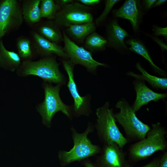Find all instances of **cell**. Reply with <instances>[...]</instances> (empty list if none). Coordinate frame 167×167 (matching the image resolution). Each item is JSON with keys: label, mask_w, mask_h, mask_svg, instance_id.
I'll list each match as a JSON object with an SVG mask.
<instances>
[{"label": "cell", "mask_w": 167, "mask_h": 167, "mask_svg": "<svg viewBox=\"0 0 167 167\" xmlns=\"http://www.w3.org/2000/svg\"><path fill=\"white\" fill-rule=\"evenodd\" d=\"M108 44L109 46L114 48L126 49L124 43L125 37L129 36L127 32L113 20L109 24L107 28Z\"/></svg>", "instance_id": "cell-15"}, {"label": "cell", "mask_w": 167, "mask_h": 167, "mask_svg": "<svg viewBox=\"0 0 167 167\" xmlns=\"http://www.w3.org/2000/svg\"><path fill=\"white\" fill-rule=\"evenodd\" d=\"M89 7L78 2L69 4L62 7L57 13L54 19L59 27L93 22V17Z\"/></svg>", "instance_id": "cell-7"}, {"label": "cell", "mask_w": 167, "mask_h": 167, "mask_svg": "<svg viewBox=\"0 0 167 167\" xmlns=\"http://www.w3.org/2000/svg\"><path fill=\"white\" fill-rule=\"evenodd\" d=\"M116 107L120 111L114 114L115 118L124 130L128 141H137L144 138L151 127L137 118L129 103L123 99L117 102Z\"/></svg>", "instance_id": "cell-5"}, {"label": "cell", "mask_w": 167, "mask_h": 167, "mask_svg": "<svg viewBox=\"0 0 167 167\" xmlns=\"http://www.w3.org/2000/svg\"><path fill=\"white\" fill-rule=\"evenodd\" d=\"M98 158L100 167H133L126 159V153L116 143L104 144Z\"/></svg>", "instance_id": "cell-10"}, {"label": "cell", "mask_w": 167, "mask_h": 167, "mask_svg": "<svg viewBox=\"0 0 167 167\" xmlns=\"http://www.w3.org/2000/svg\"><path fill=\"white\" fill-rule=\"evenodd\" d=\"M62 63L68 77L67 86L74 101L73 110L76 115L88 113V105L86 96H82L78 92L73 75L74 64L70 60H64Z\"/></svg>", "instance_id": "cell-11"}, {"label": "cell", "mask_w": 167, "mask_h": 167, "mask_svg": "<svg viewBox=\"0 0 167 167\" xmlns=\"http://www.w3.org/2000/svg\"><path fill=\"white\" fill-rule=\"evenodd\" d=\"M154 34L156 36H162L165 38L167 37V28H162L157 26H154L153 28Z\"/></svg>", "instance_id": "cell-26"}, {"label": "cell", "mask_w": 167, "mask_h": 167, "mask_svg": "<svg viewBox=\"0 0 167 167\" xmlns=\"http://www.w3.org/2000/svg\"><path fill=\"white\" fill-rule=\"evenodd\" d=\"M16 46L18 54L24 61H30L32 58L33 52L31 41L26 37L20 36L17 40Z\"/></svg>", "instance_id": "cell-23"}, {"label": "cell", "mask_w": 167, "mask_h": 167, "mask_svg": "<svg viewBox=\"0 0 167 167\" xmlns=\"http://www.w3.org/2000/svg\"><path fill=\"white\" fill-rule=\"evenodd\" d=\"M37 33L49 41L58 44L63 41V36L59 27L54 21H48L38 28Z\"/></svg>", "instance_id": "cell-18"}, {"label": "cell", "mask_w": 167, "mask_h": 167, "mask_svg": "<svg viewBox=\"0 0 167 167\" xmlns=\"http://www.w3.org/2000/svg\"><path fill=\"white\" fill-rule=\"evenodd\" d=\"M126 43L131 45L130 50L147 60L156 72L162 75L165 74L164 71L154 63L148 50L142 43L136 40L131 39L127 41Z\"/></svg>", "instance_id": "cell-21"}, {"label": "cell", "mask_w": 167, "mask_h": 167, "mask_svg": "<svg viewBox=\"0 0 167 167\" xmlns=\"http://www.w3.org/2000/svg\"><path fill=\"white\" fill-rule=\"evenodd\" d=\"M63 38L64 44L63 49L74 64L81 65L88 71L92 72L95 71L99 66H105V64L95 60L90 51L72 41L65 32H63Z\"/></svg>", "instance_id": "cell-9"}, {"label": "cell", "mask_w": 167, "mask_h": 167, "mask_svg": "<svg viewBox=\"0 0 167 167\" xmlns=\"http://www.w3.org/2000/svg\"><path fill=\"white\" fill-rule=\"evenodd\" d=\"M84 164L86 167H95L92 164L88 161L86 162Z\"/></svg>", "instance_id": "cell-34"}, {"label": "cell", "mask_w": 167, "mask_h": 167, "mask_svg": "<svg viewBox=\"0 0 167 167\" xmlns=\"http://www.w3.org/2000/svg\"><path fill=\"white\" fill-rule=\"evenodd\" d=\"M167 1L165 0H158L156 1L152 7H154L159 6L166 2Z\"/></svg>", "instance_id": "cell-33"}, {"label": "cell", "mask_w": 167, "mask_h": 167, "mask_svg": "<svg viewBox=\"0 0 167 167\" xmlns=\"http://www.w3.org/2000/svg\"><path fill=\"white\" fill-rule=\"evenodd\" d=\"M97 119L96 127L98 136L104 144H117L122 148L128 142L120 132L116 123V120L109 103L106 102L96 109Z\"/></svg>", "instance_id": "cell-2"}, {"label": "cell", "mask_w": 167, "mask_h": 167, "mask_svg": "<svg viewBox=\"0 0 167 167\" xmlns=\"http://www.w3.org/2000/svg\"><path fill=\"white\" fill-rule=\"evenodd\" d=\"M24 20L22 8L18 1H0V40L6 34L18 28Z\"/></svg>", "instance_id": "cell-8"}, {"label": "cell", "mask_w": 167, "mask_h": 167, "mask_svg": "<svg viewBox=\"0 0 167 167\" xmlns=\"http://www.w3.org/2000/svg\"><path fill=\"white\" fill-rule=\"evenodd\" d=\"M157 0H146L143 1L145 7L147 9H149L153 6Z\"/></svg>", "instance_id": "cell-31"}, {"label": "cell", "mask_w": 167, "mask_h": 167, "mask_svg": "<svg viewBox=\"0 0 167 167\" xmlns=\"http://www.w3.org/2000/svg\"><path fill=\"white\" fill-rule=\"evenodd\" d=\"M95 30V24L92 22L70 25L67 27V32L73 39L82 42Z\"/></svg>", "instance_id": "cell-19"}, {"label": "cell", "mask_w": 167, "mask_h": 167, "mask_svg": "<svg viewBox=\"0 0 167 167\" xmlns=\"http://www.w3.org/2000/svg\"><path fill=\"white\" fill-rule=\"evenodd\" d=\"M32 36L34 48L39 55L45 57L54 54L65 59L69 58L63 48L58 44L46 39L36 32H33Z\"/></svg>", "instance_id": "cell-14"}, {"label": "cell", "mask_w": 167, "mask_h": 167, "mask_svg": "<svg viewBox=\"0 0 167 167\" xmlns=\"http://www.w3.org/2000/svg\"><path fill=\"white\" fill-rule=\"evenodd\" d=\"M160 161V158H155L143 167H158Z\"/></svg>", "instance_id": "cell-29"}, {"label": "cell", "mask_w": 167, "mask_h": 167, "mask_svg": "<svg viewBox=\"0 0 167 167\" xmlns=\"http://www.w3.org/2000/svg\"><path fill=\"white\" fill-rule=\"evenodd\" d=\"M93 130L90 125L82 133H79L74 128H71L73 147L69 151H60L58 153L59 159L63 164L80 161L100 152L101 149L100 147L92 144L87 137L88 134Z\"/></svg>", "instance_id": "cell-4"}, {"label": "cell", "mask_w": 167, "mask_h": 167, "mask_svg": "<svg viewBox=\"0 0 167 167\" xmlns=\"http://www.w3.org/2000/svg\"><path fill=\"white\" fill-rule=\"evenodd\" d=\"M55 2L61 8L66 5L73 2L74 1L72 0H57Z\"/></svg>", "instance_id": "cell-30"}, {"label": "cell", "mask_w": 167, "mask_h": 167, "mask_svg": "<svg viewBox=\"0 0 167 167\" xmlns=\"http://www.w3.org/2000/svg\"><path fill=\"white\" fill-rule=\"evenodd\" d=\"M59 66L54 58L49 56L36 61H24L18 71L23 76L32 75L46 82L64 84V77L59 70Z\"/></svg>", "instance_id": "cell-3"}, {"label": "cell", "mask_w": 167, "mask_h": 167, "mask_svg": "<svg viewBox=\"0 0 167 167\" xmlns=\"http://www.w3.org/2000/svg\"><path fill=\"white\" fill-rule=\"evenodd\" d=\"M167 131L159 122L152 124L145 138L131 145L128 150L130 158L134 161L146 159L159 151L167 148Z\"/></svg>", "instance_id": "cell-1"}, {"label": "cell", "mask_w": 167, "mask_h": 167, "mask_svg": "<svg viewBox=\"0 0 167 167\" xmlns=\"http://www.w3.org/2000/svg\"><path fill=\"white\" fill-rule=\"evenodd\" d=\"M41 0H24L23 1L22 14L24 20L30 24L38 22L41 17L40 5Z\"/></svg>", "instance_id": "cell-17"}, {"label": "cell", "mask_w": 167, "mask_h": 167, "mask_svg": "<svg viewBox=\"0 0 167 167\" xmlns=\"http://www.w3.org/2000/svg\"><path fill=\"white\" fill-rule=\"evenodd\" d=\"M158 167H167V151H165L160 158Z\"/></svg>", "instance_id": "cell-27"}, {"label": "cell", "mask_w": 167, "mask_h": 167, "mask_svg": "<svg viewBox=\"0 0 167 167\" xmlns=\"http://www.w3.org/2000/svg\"><path fill=\"white\" fill-rule=\"evenodd\" d=\"M21 64V58L18 54L6 49L2 40H0V66L14 71L18 69Z\"/></svg>", "instance_id": "cell-16"}, {"label": "cell", "mask_w": 167, "mask_h": 167, "mask_svg": "<svg viewBox=\"0 0 167 167\" xmlns=\"http://www.w3.org/2000/svg\"><path fill=\"white\" fill-rule=\"evenodd\" d=\"M113 13L117 17L129 20L134 30H138L141 14L139 1L126 0L119 8L113 10Z\"/></svg>", "instance_id": "cell-13"}, {"label": "cell", "mask_w": 167, "mask_h": 167, "mask_svg": "<svg viewBox=\"0 0 167 167\" xmlns=\"http://www.w3.org/2000/svg\"><path fill=\"white\" fill-rule=\"evenodd\" d=\"M107 43V40L94 32L86 38L84 46L90 51H94L103 49Z\"/></svg>", "instance_id": "cell-24"}, {"label": "cell", "mask_w": 167, "mask_h": 167, "mask_svg": "<svg viewBox=\"0 0 167 167\" xmlns=\"http://www.w3.org/2000/svg\"><path fill=\"white\" fill-rule=\"evenodd\" d=\"M119 1L118 0H106L104 9L101 14L96 19V24L98 25L104 21L113 6Z\"/></svg>", "instance_id": "cell-25"}, {"label": "cell", "mask_w": 167, "mask_h": 167, "mask_svg": "<svg viewBox=\"0 0 167 167\" xmlns=\"http://www.w3.org/2000/svg\"><path fill=\"white\" fill-rule=\"evenodd\" d=\"M61 85L58 84L53 87L50 84H45V99L36 108L42 117L43 124L48 127L51 126L52 118L58 112H62L69 118L71 117V106L64 104L60 97Z\"/></svg>", "instance_id": "cell-6"}, {"label": "cell", "mask_w": 167, "mask_h": 167, "mask_svg": "<svg viewBox=\"0 0 167 167\" xmlns=\"http://www.w3.org/2000/svg\"><path fill=\"white\" fill-rule=\"evenodd\" d=\"M137 69L142 73V75L136 74L132 72L128 73V75L133 76L137 79L147 81L152 86L156 88L166 89L167 88V79L166 78H160L152 75L142 66L140 64H136Z\"/></svg>", "instance_id": "cell-20"}, {"label": "cell", "mask_w": 167, "mask_h": 167, "mask_svg": "<svg viewBox=\"0 0 167 167\" xmlns=\"http://www.w3.org/2000/svg\"><path fill=\"white\" fill-rule=\"evenodd\" d=\"M77 1L79 3L87 6L96 5L99 3L100 2L99 0H79Z\"/></svg>", "instance_id": "cell-28"}, {"label": "cell", "mask_w": 167, "mask_h": 167, "mask_svg": "<svg viewBox=\"0 0 167 167\" xmlns=\"http://www.w3.org/2000/svg\"><path fill=\"white\" fill-rule=\"evenodd\" d=\"M154 39L160 46L163 51H164L165 50H167V45L162 40L157 38H154Z\"/></svg>", "instance_id": "cell-32"}, {"label": "cell", "mask_w": 167, "mask_h": 167, "mask_svg": "<svg viewBox=\"0 0 167 167\" xmlns=\"http://www.w3.org/2000/svg\"><path fill=\"white\" fill-rule=\"evenodd\" d=\"M61 7L53 0H41L40 9L41 18L54 19Z\"/></svg>", "instance_id": "cell-22"}, {"label": "cell", "mask_w": 167, "mask_h": 167, "mask_svg": "<svg viewBox=\"0 0 167 167\" xmlns=\"http://www.w3.org/2000/svg\"><path fill=\"white\" fill-rule=\"evenodd\" d=\"M134 85L136 96L132 107L135 113L149 102H156L167 97V93H158L152 91L146 85L144 80L137 79Z\"/></svg>", "instance_id": "cell-12"}]
</instances>
